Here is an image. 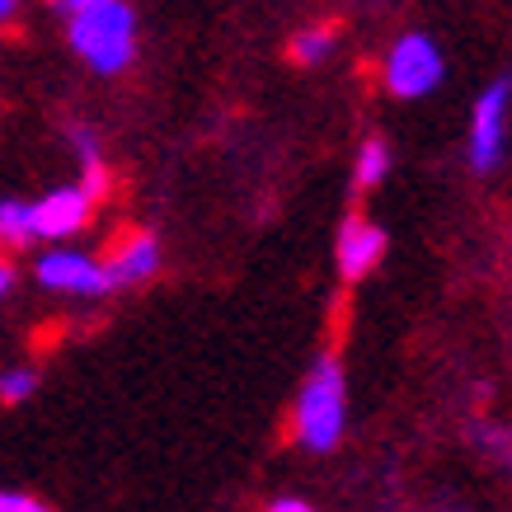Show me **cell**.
I'll return each instance as SVG.
<instances>
[{"label":"cell","mask_w":512,"mask_h":512,"mask_svg":"<svg viewBox=\"0 0 512 512\" xmlns=\"http://www.w3.org/2000/svg\"><path fill=\"white\" fill-rule=\"evenodd\" d=\"M71 47L99 76H118L137 52V15L123 0H99V5L71 10Z\"/></svg>","instance_id":"6da1fadb"},{"label":"cell","mask_w":512,"mask_h":512,"mask_svg":"<svg viewBox=\"0 0 512 512\" xmlns=\"http://www.w3.org/2000/svg\"><path fill=\"white\" fill-rule=\"evenodd\" d=\"M343 414H348V400H343V372L339 362H320L296 400V442L311 451H329L343 437Z\"/></svg>","instance_id":"7a4b0ae2"},{"label":"cell","mask_w":512,"mask_h":512,"mask_svg":"<svg viewBox=\"0 0 512 512\" xmlns=\"http://www.w3.org/2000/svg\"><path fill=\"white\" fill-rule=\"evenodd\" d=\"M437 80H442V52L423 33H409V38H400V43L390 47V62H386L390 94L419 99V94L437 90Z\"/></svg>","instance_id":"3957f363"},{"label":"cell","mask_w":512,"mask_h":512,"mask_svg":"<svg viewBox=\"0 0 512 512\" xmlns=\"http://www.w3.org/2000/svg\"><path fill=\"white\" fill-rule=\"evenodd\" d=\"M508 99H512V80H494V85L475 99V113H470V165H475V170H494L498 156H503Z\"/></svg>","instance_id":"277c9868"},{"label":"cell","mask_w":512,"mask_h":512,"mask_svg":"<svg viewBox=\"0 0 512 512\" xmlns=\"http://www.w3.org/2000/svg\"><path fill=\"white\" fill-rule=\"evenodd\" d=\"M38 282L52 287V292H76V296H104L113 287L109 264H94L90 254H76V249H57L38 264Z\"/></svg>","instance_id":"5b68a950"},{"label":"cell","mask_w":512,"mask_h":512,"mask_svg":"<svg viewBox=\"0 0 512 512\" xmlns=\"http://www.w3.org/2000/svg\"><path fill=\"white\" fill-rule=\"evenodd\" d=\"M90 207H94V198L85 193V184L57 188V193H47L43 202H33V226H38V235L62 240V235H76L80 226L90 221Z\"/></svg>","instance_id":"8992f818"},{"label":"cell","mask_w":512,"mask_h":512,"mask_svg":"<svg viewBox=\"0 0 512 512\" xmlns=\"http://www.w3.org/2000/svg\"><path fill=\"white\" fill-rule=\"evenodd\" d=\"M381 254H386V235L376 231L372 221H362V217L343 221V235H339V268H343V278H348V282L367 278V273L381 264Z\"/></svg>","instance_id":"52a82bcc"},{"label":"cell","mask_w":512,"mask_h":512,"mask_svg":"<svg viewBox=\"0 0 512 512\" xmlns=\"http://www.w3.org/2000/svg\"><path fill=\"white\" fill-rule=\"evenodd\" d=\"M160 268V245L151 240V235H127L123 245H118V254H113V287H123V282H146L151 273Z\"/></svg>","instance_id":"ba28073f"},{"label":"cell","mask_w":512,"mask_h":512,"mask_svg":"<svg viewBox=\"0 0 512 512\" xmlns=\"http://www.w3.org/2000/svg\"><path fill=\"white\" fill-rule=\"evenodd\" d=\"M0 235H5L10 245H29V240H38L33 207H24V202H0Z\"/></svg>","instance_id":"9c48e42d"},{"label":"cell","mask_w":512,"mask_h":512,"mask_svg":"<svg viewBox=\"0 0 512 512\" xmlns=\"http://www.w3.org/2000/svg\"><path fill=\"white\" fill-rule=\"evenodd\" d=\"M386 170H390L386 141H367L362 156H357V188H376L381 179H386Z\"/></svg>","instance_id":"30bf717a"},{"label":"cell","mask_w":512,"mask_h":512,"mask_svg":"<svg viewBox=\"0 0 512 512\" xmlns=\"http://www.w3.org/2000/svg\"><path fill=\"white\" fill-rule=\"evenodd\" d=\"M329 43H334V33H329V29H306V33H296L292 57L301 66H315V62H325V57H329Z\"/></svg>","instance_id":"8fae6325"},{"label":"cell","mask_w":512,"mask_h":512,"mask_svg":"<svg viewBox=\"0 0 512 512\" xmlns=\"http://www.w3.org/2000/svg\"><path fill=\"white\" fill-rule=\"evenodd\" d=\"M33 390V372H5L0 376V400H24V395H29Z\"/></svg>","instance_id":"7c38bea8"},{"label":"cell","mask_w":512,"mask_h":512,"mask_svg":"<svg viewBox=\"0 0 512 512\" xmlns=\"http://www.w3.org/2000/svg\"><path fill=\"white\" fill-rule=\"evenodd\" d=\"M0 512H38V498H29V494H0Z\"/></svg>","instance_id":"4fadbf2b"},{"label":"cell","mask_w":512,"mask_h":512,"mask_svg":"<svg viewBox=\"0 0 512 512\" xmlns=\"http://www.w3.org/2000/svg\"><path fill=\"white\" fill-rule=\"evenodd\" d=\"M278 512H306V503L301 498H278Z\"/></svg>","instance_id":"5bb4252c"},{"label":"cell","mask_w":512,"mask_h":512,"mask_svg":"<svg viewBox=\"0 0 512 512\" xmlns=\"http://www.w3.org/2000/svg\"><path fill=\"white\" fill-rule=\"evenodd\" d=\"M62 10H85V5H99V0H57Z\"/></svg>","instance_id":"9a60e30c"},{"label":"cell","mask_w":512,"mask_h":512,"mask_svg":"<svg viewBox=\"0 0 512 512\" xmlns=\"http://www.w3.org/2000/svg\"><path fill=\"white\" fill-rule=\"evenodd\" d=\"M10 10H15V0H0V19H10Z\"/></svg>","instance_id":"2e32d148"},{"label":"cell","mask_w":512,"mask_h":512,"mask_svg":"<svg viewBox=\"0 0 512 512\" xmlns=\"http://www.w3.org/2000/svg\"><path fill=\"white\" fill-rule=\"evenodd\" d=\"M5 287H10V268H0V296H5Z\"/></svg>","instance_id":"e0dca14e"}]
</instances>
